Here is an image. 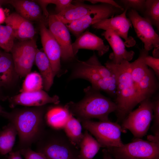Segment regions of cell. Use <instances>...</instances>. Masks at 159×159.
<instances>
[{
    "mask_svg": "<svg viewBox=\"0 0 159 159\" xmlns=\"http://www.w3.org/2000/svg\"><path fill=\"white\" fill-rule=\"evenodd\" d=\"M45 106L2 112L0 115L11 123L16 130L19 138L18 150L31 148L46 129L44 116L47 108Z\"/></svg>",
    "mask_w": 159,
    "mask_h": 159,
    "instance_id": "cell-1",
    "label": "cell"
},
{
    "mask_svg": "<svg viewBox=\"0 0 159 159\" xmlns=\"http://www.w3.org/2000/svg\"><path fill=\"white\" fill-rule=\"evenodd\" d=\"M105 65L115 77L116 88L115 102L117 106L115 112L117 118L116 122L119 123L122 122L142 101L130 74L129 62L124 60L117 64L110 60Z\"/></svg>",
    "mask_w": 159,
    "mask_h": 159,
    "instance_id": "cell-2",
    "label": "cell"
},
{
    "mask_svg": "<svg viewBox=\"0 0 159 159\" xmlns=\"http://www.w3.org/2000/svg\"><path fill=\"white\" fill-rule=\"evenodd\" d=\"M84 92L85 95L82 100L77 103L71 102L66 105L70 113L76 116L80 122L92 118L100 121L109 120V114L117 109L115 102L91 86L85 89Z\"/></svg>",
    "mask_w": 159,
    "mask_h": 159,
    "instance_id": "cell-3",
    "label": "cell"
},
{
    "mask_svg": "<svg viewBox=\"0 0 159 159\" xmlns=\"http://www.w3.org/2000/svg\"><path fill=\"white\" fill-rule=\"evenodd\" d=\"M47 159H80L79 150L61 130L45 129L36 143Z\"/></svg>",
    "mask_w": 159,
    "mask_h": 159,
    "instance_id": "cell-4",
    "label": "cell"
},
{
    "mask_svg": "<svg viewBox=\"0 0 159 159\" xmlns=\"http://www.w3.org/2000/svg\"><path fill=\"white\" fill-rule=\"evenodd\" d=\"M114 75L111 71L102 65L94 53L85 61H78L71 75L70 79L81 78L89 81L92 87L115 96V92L107 82L112 80Z\"/></svg>",
    "mask_w": 159,
    "mask_h": 159,
    "instance_id": "cell-5",
    "label": "cell"
},
{
    "mask_svg": "<svg viewBox=\"0 0 159 159\" xmlns=\"http://www.w3.org/2000/svg\"><path fill=\"white\" fill-rule=\"evenodd\" d=\"M148 52L144 48L140 49L138 58L130 62V74L142 101L152 98L159 88L158 78L153 71L145 63Z\"/></svg>",
    "mask_w": 159,
    "mask_h": 159,
    "instance_id": "cell-6",
    "label": "cell"
},
{
    "mask_svg": "<svg viewBox=\"0 0 159 159\" xmlns=\"http://www.w3.org/2000/svg\"><path fill=\"white\" fill-rule=\"evenodd\" d=\"M120 147L105 148L112 157L117 159H159V138L149 141L135 138Z\"/></svg>",
    "mask_w": 159,
    "mask_h": 159,
    "instance_id": "cell-7",
    "label": "cell"
},
{
    "mask_svg": "<svg viewBox=\"0 0 159 159\" xmlns=\"http://www.w3.org/2000/svg\"><path fill=\"white\" fill-rule=\"evenodd\" d=\"M80 122L83 127L95 137L101 147L108 148L123 145L121 137V132L123 131L117 122L110 120L95 121L91 120Z\"/></svg>",
    "mask_w": 159,
    "mask_h": 159,
    "instance_id": "cell-8",
    "label": "cell"
},
{
    "mask_svg": "<svg viewBox=\"0 0 159 159\" xmlns=\"http://www.w3.org/2000/svg\"><path fill=\"white\" fill-rule=\"evenodd\" d=\"M151 98L141 101L138 107L131 112L122 121L121 126L124 132L129 130L135 138H141L146 134L153 119Z\"/></svg>",
    "mask_w": 159,
    "mask_h": 159,
    "instance_id": "cell-9",
    "label": "cell"
},
{
    "mask_svg": "<svg viewBox=\"0 0 159 159\" xmlns=\"http://www.w3.org/2000/svg\"><path fill=\"white\" fill-rule=\"evenodd\" d=\"M37 49L34 39L14 43L10 52L18 77H25L31 72Z\"/></svg>",
    "mask_w": 159,
    "mask_h": 159,
    "instance_id": "cell-10",
    "label": "cell"
},
{
    "mask_svg": "<svg viewBox=\"0 0 159 159\" xmlns=\"http://www.w3.org/2000/svg\"><path fill=\"white\" fill-rule=\"evenodd\" d=\"M102 4L100 7L80 19L66 25L76 38L90 26L104 19L114 16L119 13L123 11L112 5Z\"/></svg>",
    "mask_w": 159,
    "mask_h": 159,
    "instance_id": "cell-11",
    "label": "cell"
},
{
    "mask_svg": "<svg viewBox=\"0 0 159 159\" xmlns=\"http://www.w3.org/2000/svg\"><path fill=\"white\" fill-rule=\"evenodd\" d=\"M138 37L144 44V49L149 51L159 47V36L152 24L138 12L130 9L128 13Z\"/></svg>",
    "mask_w": 159,
    "mask_h": 159,
    "instance_id": "cell-12",
    "label": "cell"
},
{
    "mask_svg": "<svg viewBox=\"0 0 159 159\" xmlns=\"http://www.w3.org/2000/svg\"><path fill=\"white\" fill-rule=\"evenodd\" d=\"M48 25L49 30L60 46L62 59L64 61L72 59L74 55L72 51L69 31L66 25L55 14L49 15Z\"/></svg>",
    "mask_w": 159,
    "mask_h": 159,
    "instance_id": "cell-13",
    "label": "cell"
},
{
    "mask_svg": "<svg viewBox=\"0 0 159 159\" xmlns=\"http://www.w3.org/2000/svg\"><path fill=\"white\" fill-rule=\"evenodd\" d=\"M127 10L125 9L121 14L98 22L92 26L94 29L111 31L124 39L127 46H133L135 40L128 37V31L132 26V22L126 15Z\"/></svg>",
    "mask_w": 159,
    "mask_h": 159,
    "instance_id": "cell-14",
    "label": "cell"
},
{
    "mask_svg": "<svg viewBox=\"0 0 159 159\" xmlns=\"http://www.w3.org/2000/svg\"><path fill=\"white\" fill-rule=\"evenodd\" d=\"M41 39L44 52L51 63L54 74L58 75L61 71V50L60 46L44 22L40 23Z\"/></svg>",
    "mask_w": 159,
    "mask_h": 159,
    "instance_id": "cell-15",
    "label": "cell"
},
{
    "mask_svg": "<svg viewBox=\"0 0 159 159\" xmlns=\"http://www.w3.org/2000/svg\"><path fill=\"white\" fill-rule=\"evenodd\" d=\"M8 99L11 108H14L18 105L38 107L49 103L57 105L60 102L58 96H50L42 90L32 92H21Z\"/></svg>",
    "mask_w": 159,
    "mask_h": 159,
    "instance_id": "cell-16",
    "label": "cell"
},
{
    "mask_svg": "<svg viewBox=\"0 0 159 159\" xmlns=\"http://www.w3.org/2000/svg\"><path fill=\"white\" fill-rule=\"evenodd\" d=\"M12 5L16 13L25 19L32 22H44L48 25V18L44 15L40 5L33 1L27 0H11Z\"/></svg>",
    "mask_w": 159,
    "mask_h": 159,
    "instance_id": "cell-17",
    "label": "cell"
},
{
    "mask_svg": "<svg viewBox=\"0 0 159 159\" xmlns=\"http://www.w3.org/2000/svg\"><path fill=\"white\" fill-rule=\"evenodd\" d=\"M5 22L12 28L16 38L19 41L34 39L36 32L33 24L16 12L7 16Z\"/></svg>",
    "mask_w": 159,
    "mask_h": 159,
    "instance_id": "cell-18",
    "label": "cell"
},
{
    "mask_svg": "<svg viewBox=\"0 0 159 159\" xmlns=\"http://www.w3.org/2000/svg\"><path fill=\"white\" fill-rule=\"evenodd\" d=\"M74 56L81 49L97 51L99 56L103 55L109 50V46L106 45L103 40L94 34L88 31L83 32L72 43Z\"/></svg>",
    "mask_w": 159,
    "mask_h": 159,
    "instance_id": "cell-19",
    "label": "cell"
},
{
    "mask_svg": "<svg viewBox=\"0 0 159 159\" xmlns=\"http://www.w3.org/2000/svg\"><path fill=\"white\" fill-rule=\"evenodd\" d=\"M102 35L104 37L111 47L113 52L110 54L109 58L114 64H118L123 61L129 62L133 59L135 52L128 51L125 44L121 38L111 31H105Z\"/></svg>",
    "mask_w": 159,
    "mask_h": 159,
    "instance_id": "cell-20",
    "label": "cell"
},
{
    "mask_svg": "<svg viewBox=\"0 0 159 159\" xmlns=\"http://www.w3.org/2000/svg\"><path fill=\"white\" fill-rule=\"evenodd\" d=\"M102 4L89 5L82 3H72L65 10L55 15L65 25L80 19L90 13L98 9Z\"/></svg>",
    "mask_w": 159,
    "mask_h": 159,
    "instance_id": "cell-21",
    "label": "cell"
},
{
    "mask_svg": "<svg viewBox=\"0 0 159 159\" xmlns=\"http://www.w3.org/2000/svg\"><path fill=\"white\" fill-rule=\"evenodd\" d=\"M71 114L66 105L50 107L47 108L44 115L46 124L52 129H62Z\"/></svg>",
    "mask_w": 159,
    "mask_h": 159,
    "instance_id": "cell-22",
    "label": "cell"
},
{
    "mask_svg": "<svg viewBox=\"0 0 159 159\" xmlns=\"http://www.w3.org/2000/svg\"><path fill=\"white\" fill-rule=\"evenodd\" d=\"M35 62L42 79L43 87L48 91L53 83L55 76L50 62L44 52L38 49Z\"/></svg>",
    "mask_w": 159,
    "mask_h": 159,
    "instance_id": "cell-23",
    "label": "cell"
},
{
    "mask_svg": "<svg viewBox=\"0 0 159 159\" xmlns=\"http://www.w3.org/2000/svg\"><path fill=\"white\" fill-rule=\"evenodd\" d=\"M16 76L11 54L1 51L0 55V87L10 85Z\"/></svg>",
    "mask_w": 159,
    "mask_h": 159,
    "instance_id": "cell-24",
    "label": "cell"
},
{
    "mask_svg": "<svg viewBox=\"0 0 159 159\" xmlns=\"http://www.w3.org/2000/svg\"><path fill=\"white\" fill-rule=\"evenodd\" d=\"M101 146L97 141L86 130L80 143V159H92Z\"/></svg>",
    "mask_w": 159,
    "mask_h": 159,
    "instance_id": "cell-25",
    "label": "cell"
},
{
    "mask_svg": "<svg viewBox=\"0 0 159 159\" xmlns=\"http://www.w3.org/2000/svg\"><path fill=\"white\" fill-rule=\"evenodd\" d=\"M17 134L16 128L10 122L0 131V153L1 155H6L12 151Z\"/></svg>",
    "mask_w": 159,
    "mask_h": 159,
    "instance_id": "cell-26",
    "label": "cell"
},
{
    "mask_svg": "<svg viewBox=\"0 0 159 159\" xmlns=\"http://www.w3.org/2000/svg\"><path fill=\"white\" fill-rule=\"evenodd\" d=\"M63 129L71 142L79 148L83 135L81 122L71 114Z\"/></svg>",
    "mask_w": 159,
    "mask_h": 159,
    "instance_id": "cell-27",
    "label": "cell"
},
{
    "mask_svg": "<svg viewBox=\"0 0 159 159\" xmlns=\"http://www.w3.org/2000/svg\"><path fill=\"white\" fill-rule=\"evenodd\" d=\"M144 17L152 25L159 29V0H145V7L143 12Z\"/></svg>",
    "mask_w": 159,
    "mask_h": 159,
    "instance_id": "cell-28",
    "label": "cell"
},
{
    "mask_svg": "<svg viewBox=\"0 0 159 159\" xmlns=\"http://www.w3.org/2000/svg\"><path fill=\"white\" fill-rule=\"evenodd\" d=\"M43 88L42 79L40 74L35 72H30L25 76L20 92H35L41 90Z\"/></svg>",
    "mask_w": 159,
    "mask_h": 159,
    "instance_id": "cell-29",
    "label": "cell"
},
{
    "mask_svg": "<svg viewBox=\"0 0 159 159\" xmlns=\"http://www.w3.org/2000/svg\"><path fill=\"white\" fill-rule=\"evenodd\" d=\"M15 38L14 32L10 26L0 25V48L4 51L10 52Z\"/></svg>",
    "mask_w": 159,
    "mask_h": 159,
    "instance_id": "cell-30",
    "label": "cell"
},
{
    "mask_svg": "<svg viewBox=\"0 0 159 159\" xmlns=\"http://www.w3.org/2000/svg\"><path fill=\"white\" fill-rule=\"evenodd\" d=\"M36 2L39 4L43 12L47 14L48 12L47 9V6L49 4H54L56 6L55 10L58 14L65 10L71 3V0H37Z\"/></svg>",
    "mask_w": 159,
    "mask_h": 159,
    "instance_id": "cell-31",
    "label": "cell"
},
{
    "mask_svg": "<svg viewBox=\"0 0 159 159\" xmlns=\"http://www.w3.org/2000/svg\"><path fill=\"white\" fill-rule=\"evenodd\" d=\"M151 99L153 123L151 129L154 135L159 134V97L157 95Z\"/></svg>",
    "mask_w": 159,
    "mask_h": 159,
    "instance_id": "cell-32",
    "label": "cell"
},
{
    "mask_svg": "<svg viewBox=\"0 0 159 159\" xmlns=\"http://www.w3.org/2000/svg\"><path fill=\"white\" fill-rule=\"evenodd\" d=\"M120 1L124 5L125 9H133L142 13L145 3V0H122Z\"/></svg>",
    "mask_w": 159,
    "mask_h": 159,
    "instance_id": "cell-33",
    "label": "cell"
},
{
    "mask_svg": "<svg viewBox=\"0 0 159 159\" xmlns=\"http://www.w3.org/2000/svg\"><path fill=\"white\" fill-rule=\"evenodd\" d=\"M18 150L25 159H47L43 154L33 151L31 148H22Z\"/></svg>",
    "mask_w": 159,
    "mask_h": 159,
    "instance_id": "cell-34",
    "label": "cell"
},
{
    "mask_svg": "<svg viewBox=\"0 0 159 159\" xmlns=\"http://www.w3.org/2000/svg\"><path fill=\"white\" fill-rule=\"evenodd\" d=\"M146 64L151 68L154 72L158 79L159 77V58H156L148 55L145 57Z\"/></svg>",
    "mask_w": 159,
    "mask_h": 159,
    "instance_id": "cell-35",
    "label": "cell"
},
{
    "mask_svg": "<svg viewBox=\"0 0 159 159\" xmlns=\"http://www.w3.org/2000/svg\"><path fill=\"white\" fill-rule=\"evenodd\" d=\"M92 3V4H95L97 3L102 4H106L112 5L124 11V9L121 6L119 5L115 1L113 0H87Z\"/></svg>",
    "mask_w": 159,
    "mask_h": 159,
    "instance_id": "cell-36",
    "label": "cell"
},
{
    "mask_svg": "<svg viewBox=\"0 0 159 159\" xmlns=\"http://www.w3.org/2000/svg\"><path fill=\"white\" fill-rule=\"evenodd\" d=\"M21 155L19 150L12 151L9 153L7 159H22Z\"/></svg>",
    "mask_w": 159,
    "mask_h": 159,
    "instance_id": "cell-37",
    "label": "cell"
},
{
    "mask_svg": "<svg viewBox=\"0 0 159 159\" xmlns=\"http://www.w3.org/2000/svg\"><path fill=\"white\" fill-rule=\"evenodd\" d=\"M6 17L3 9L0 6V25L5 22Z\"/></svg>",
    "mask_w": 159,
    "mask_h": 159,
    "instance_id": "cell-38",
    "label": "cell"
},
{
    "mask_svg": "<svg viewBox=\"0 0 159 159\" xmlns=\"http://www.w3.org/2000/svg\"><path fill=\"white\" fill-rule=\"evenodd\" d=\"M103 158L102 159H117L113 158L106 150L105 149L103 150Z\"/></svg>",
    "mask_w": 159,
    "mask_h": 159,
    "instance_id": "cell-39",
    "label": "cell"
},
{
    "mask_svg": "<svg viewBox=\"0 0 159 159\" xmlns=\"http://www.w3.org/2000/svg\"><path fill=\"white\" fill-rule=\"evenodd\" d=\"M153 57L159 58V47L154 48L152 52Z\"/></svg>",
    "mask_w": 159,
    "mask_h": 159,
    "instance_id": "cell-40",
    "label": "cell"
},
{
    "mask_svg": "<svg viewBox=\"0 0 159 159\" xmlns=\"http://www.w3.org/2000/svg\"><path fill=\"white\" fill-rule=\"evenodd\" d=\"M11 0H0V6L3 5L9 4Z\"/></svg>",
    "mask_w": 159,
    "mask_h": 159,
    "instance_id": "cell-41",
    "label": "cell"
},
{
    "mask_svg": "<svg viewBox=\"0 0 159 159\" xmlns=\"http://www.w3.org/2000/svg\"><path fill=\"white\" fill-rule=\"evenodd\" d=\"M7 98L3 97L1 95V91L0 90V100H4L6 99Z\"/></svg>",
    "mask_w": 159,
    "mask_h": 159,
    "instance_id": "cell-42",
    "label": "cell"
},
{
    "mask_svg": "<svg viewBox=\"0 0 159 159\" xmlns=\"http://www.w3.org/2000/svg\"><path fill=\"white\" fill-rule=\"evenodd\" d=\"M3 108L0 105V115L2 112L3 111Z\"/></svg>",
    "mask_w": 159,
    "mask_h": 159,
    "instance_id": "cell-43",
    "label": "cell"
},
{
    "mask_svg": "<svg viewBox=\"0 0 159 159\" xmlns=\"http://www.w3.org/2000/svg\"><path fill=\"white\" fill-rule=\"evenodd\" d=\"M1 51L0 50V54H1Z\"/></svg>",
    "mask_w": 159,
    "mask_h": 159,
    "instance_id": "cell-44",
    "label": "cell"
},
{
    "mask_svg": "<svg viewBox=\"0 0 159 159\" xmlns=\"http://www.w3.org/2000/svg\"></svg>",
    "mask_w": 159,
    "mask_h": 159,
    "instance_id": "cell-45",
    "label": "cell"
}]
</instances>
